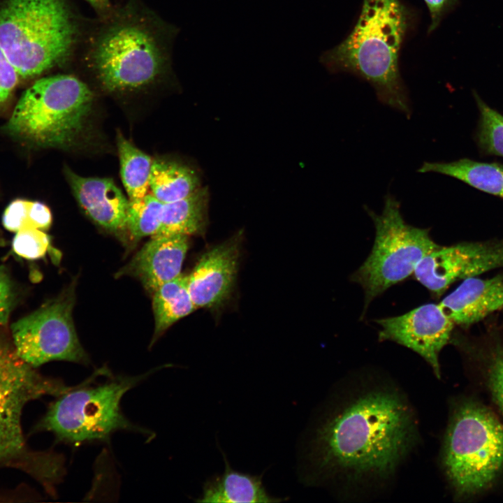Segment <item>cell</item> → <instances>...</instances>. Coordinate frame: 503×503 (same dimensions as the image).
<instances>
[{"label": "cell", "mask_w": 503, "mask_h": 503, "mask_svg": "<svg viewBox=\"0 0 503 503\" xmlns=\"http://www.w3.org/2000/svg\"><path fill=\"white\" fill-rule=\"evenodd\" d=\"M50 243L49 236L43 230L27 228L16 232L12 247L17 256L35 260L45 256Z\"/></svg>", "instance_id": "obj_26"}, {"label": "cell", "mask_w": 503, "mask_h": 503, "mask_svg": "<svg viewBox=\"0 0 503 503\" xmlns=\"http://www.w3.org/2000/svg\"><path fill=\"white\" fill-rule=\"evenodd\" d=\"M430 12L431 24L429 31L435 29L452 0H424Z\"/></svg>", "instance_id": "obj_30"}, {"label": "cell", "mask_w": 503, "mask_h": 503, "mask_svg": "<svg viewBox=\"0 0 503 503\" xmlns=\"http://www.w3.org/2000/svg\"><path fill=\"white\" fill-rule=\"evenodd\" d=\"M503 266V242H461L439 246L414 270L416 281L437 297L454 282Z\"/></svg>", "instance_id": "obj_11"}, {"label": "cell", "mask_w": 503, "mask_h": 503, "mask_svg": "<svg viewBox=\"0 0 503 503\" xmlns=\"http://www.w3.org/2000/svg\"><path fill=\"white\" fill-rule=\"evenodd\" d=\"M207 187H200L190 196L163 204L158 235H190L203 232L207 221Z\"/></svg>", "instance_id": "obj_18"}, {"label": "cell", "mask_w": 503, "mask_h": 503, "mask_svg": "<svg viewBox=\"0 0 503 503\" xmlns=\"http://www.w3.org/2000/svg\"><path fill=\"white\" fill-rule=\"evenodd\" d=\"M162 207L163 203L151 193L129 200L126 226L132 236L138 239L155 235L160 228Z\"/></svg>", "instance_id": "obj_24"}, {"label": "cell", "mask_w": 503, "mask_h": 503, "mask_svg": "<svg viewBox=\"0 0 503 503\" xmlns=\"http://www.w3.org/2000/svg\"><path fill=\"white\" fill-rule=\"evenodd\" d=\"M490 355L486 379L493 399L503 412V347H496Z\"/></svg>", "instance_id": "obj_27"}, {"label": "cell", "mask_w": 503, "mask_h": 503, "mask_svg": "<svg viewBox=\"0 0 503 503\" xmlns=\"http://www.w3.org/2000/svg\"><path fill=\"white\" fill-rule=\"evenodd\" d=\"M439 304L455 325H472L503 308V275L464 279Z\"/></svg>", "instance_id": "obj_16"}, {"label": "cell", "mask_w": 503, "mask_h": 503, "mask_svg": "<svg viewBox=\"0 0 503 503\" xmlns=\"http://www.w3.org/2000/svg\"><path fill=\"white\" fill-rule=\"evenodd\" d=\"M239 236L203 254L187 276V289L196 308L217 307L228 297L237 273Z\"/></svg>", "instance_id": "obj_13"}, {"label": "cell", "mask_w": 503, "mask_h": 503, "mask_svg": "<svg viewBox=\"0 0 503 503\" xmlns=\"http://www.w3.org/2000/svg\"><path fill=\"white\" fill-rule=\"evenodd\" d=\"M19 76L0 48V107L9 99L17 84Z\"/></svg>", "instance_id": "obj_28"}, {"label": "cell", "mask_w": 503, "mask_h": 503, "mask_svg": "<svg viewBox=\"0 0 503 503\" xmlns=\"http://www.w3.org/2000/svg\"><path fill=\"white\" fill-rule=\"evenodd\" d=\"M152 293L155 321L154 342L167 328L196 307L187 289V276L182 275L165 282Z\"/></svg>", "instance_id": "obj_21"}, {"label": "cell", "mask_w": 503, "mask_h": 503, "mask_svg": "<svg viewBox=\"0 0 503 503\" xmlns=\"http://www.w3.org/2000/svg\"><path fill=\"white\" fill-rule=\"evenodd\" d=\"M73 286L11 326V342L17 356L38 368L53 360L86 364L88 356L78 337L72 312Z\"/></svg>", "instance_id": "obj_10"}, {"label": "cell", "mask_w": 503, "mask_h": 503, "mask_svg": "<svg viewBox=\"0 0 503 503\" xmlns=\"http://www.w3.org/2000/svg\"><path fill=\"white\" fill-rule=\"evenodd\" d=\"M367 211L375 228L374 244L367 258L351 276L364 291L362 316L375 298L413 275L423 257L440 246L432 239L428 228L404 221L399 202L391 195L386 196L381 214Z\"/></svg>", "instance_id": "obj_9"}, {"label": "cell", "mask_w": 503, "mask_h": 503, "mask_svg": "<svg viewBox=\"0 0 503 503\" xmlns=\"http://www.w3.org/2000/svg\"><path fill=\"white\" fill-rule=\"evenodd\" d=\"M189 247L188 236L158 235L152 236L117 275H130L140 281L153 293L166 282L181 275Z\"/></svg>", "instance_id": "obj_14"}, {"label": "cell", "mask_w": 503, "mask_h": 503, "mask_svg": "<svg viewBox=\"0 0 503 503\" xmlns=\"http://www.w3.org/2000/svg\"><path fill=\"white\" fill-rule=\"evenodd\" d=\"M78 38L65 0H7L0 7V48L20 77L62 64Z\"/></svg>", "instance_id": "obj_4"}, {"label": "cell", "mask_w": 503, "mask_h": 503, "mask_svg": "<svg viewBox=\"0 0 503 503\" xmlns=\"http://www.w3.org/2000/svg\"><path fill=\"white\" fill-rule=\"evenodd\" d=\"M66 175L80 206L94 223L115 233L127 229L129 199L112 180L82 177L68 168Z\"/></svg>", "instance_id": "obj_15"}, {"label": "cell", "mask_w": 503, "mask_h": 503, "mask_svg": "<svg viewBox=\"0 0 503 503\" xmlns=\"http://www.w3.org/2000/svg\"><path fill=\"white\" fill-rule=\"evenodd\" d=\"M409 23V12L400 0H363L351 32L320 61L332 72L351 73L366 80L381 102L409 117L399 54Z\"/></svg>", "instance_id": "obj_2"}, {"label": "cell", "mask_w": 503, "mask_h": 503, "mask_svg": "<svg viewBox=\"0 0 503 503\" xmlns=\"http://www.w3.org/2000/svg\"><path fill=\"white\" fill-rule=\"evenodd\" d=\"M97 11H106L110 6L109 0H86Z\"/></svg>", "instance_id": "obj_31"}, {"label": "cell", "mask_w": 503, "mask_h": 503, "mask_svg": "<svg viewBox=\"0 0 503 503\" xmlns=\"http://www.w3.org/2000/svg\"><path fill=\"white\" fill-rule=\"evenodd\" d=\"M437 173L458 179L482 191L503 198V167L468 159L451 162H424L418 170Z\"/></svg>", "instance_id": "obj_19"}, {"label": "cell", "mask_w": 503, "mask_h": 503, "mask_svg": "<svg viewBox=\"0 0 503 503\" xmlns=\"http://www.w3.org/2000/svg\"><path fill=\"white\" fill-rule=\"evenodd\" d=\"M480 110L479 141L488 152L503 156V115L479 101Z\"/></svg>", "instance_id": "obj_25"}, {"label": "cell", "mask_w": 503, "mask_h": 503, "mask_svg": "<svg viewBox=\"0 0 503 503\" xmlns=\"http://www.w3.org/2000/svg\"><path fill=\"white\" fill-rule=\"evenodd\" d=\"M120 173L129 200L143 198L150 189L153 160L121 133L117 138Z\"/></svg>", "instance_id": "obj_22"}, {"label": "cell", "mask_w": 503, "mask_h": 503, "mask_svg": "<svg viewBox=\"0 0 503 503\" xmlns=\"http://www.w3.org/2000/svg\"><path fill=\"white\" fill-rule=\"evenodd\" d=\"M442 465L458 495L486 490L503 469V423L479 403L459 404L445 437Z\"/></svg>", "instance_id": "obj_6"}, {"label": "cell", "mask_w": 503, "mask_h": 503, "mask_svg": "<svg viewBox=\"0 0 503 503\" xmlns=\"http://www.w3.org/2000/svg\"><path fill=\"white\" fill-rule=\"evenodd\" d=\"M200 187L199 178L191 168L173 161H153L150 189L163 204L184 198Z\"/></svg>", "instance_id": "obj_20"}, {"label": "cell", "mask_w": 503, "mask_h": 503, "mask_svg": "<svg viewBox=\"0 0 503 503\" xmlns=\"http://www.w3.org/2000/svg\"><path fill=\"white\" fill-rule=\"evenodd\" d=\"M2 223L6 229L15 233L27 228L44 231L51 225L52 214L41 202L17 199L6 208Z\"/></svg>", "instance_id": "obj_23"}, {"label": "cell", "mask_w": 503, "mask_h": 503, "mask_svg": "<svg viewBox=\"0 0 503 503\" xmlns=\"http://www.w3.org/2000/svg\"><path fill=\"white\" fill-rule=\"evenodd\" d=\"M225 470L220 476L208 479L203 485L198 502L271 503L284 501L268 494L262 476L233 470L224 456Z\"/></svg>", "instance_id": "obj_17"}, {"label": "cell", "mask_w": 503, "mask_h": 503, "mask_svg": "<svg viewBox=\"0 0 503 503\" xmlns=\"http://www.w3.org/2000/svg\"><path fill=\"white\" fill-rule=\"evenodd\" d=\"M73 386L41 374L16 353L11 340L0 335V469H13L30 476L50 495L66 474L63 455L31 447L22 428V415L31 402L58 397Z\"/></svg>", "instance_id": "obj_3"}, {"label": "cell", "mask_w": 503, "mask_h": 503, "mask_svg": "<svg viewBox=\"0 0 503 503\" xmlns=\"http://www.w3.org/2000/svg\"><path fill=\"white\" fill-rule=\"evenodd\" d=\"M89 57L102 87L115 93L149 86L164 72L168 61L156 31L147 22L131 16L105 27L92 45Z\"/></svg>", "instance_id": "obj_7"}, {"label": "cell", "mask_w": 503, "mask_h": 503, "mask_svg": "<svg viewBox=\"0 0 503 503\" xmlns=\"http://www.w3.org/2000/svg\"><path fill=\"white\" fill-rule=\"evenodd\" d=\"M415 439L414 416L402 397L391 388L372 387L355 393L325 418L313 439L312 459L326 475L386 478Z\"/></svg>", "instance_id": "obj_1"}, {"label": "cell", "mask_w": 503, "mask_h": 503, "mask_svg": "<svg viewBox=\"0 0 503 503\" xmlns=\"http://www.w3.org/2000/svg\"><path fill=\"white\" fill-rule=\"evenodd\" d=\"M379 339L407 347L423 358L440 377L439 355L451 337L455 324L439 304L426 303L403 314L375 320Z\"/></svg>", "instance_id": "obj_12"}, {"label": "cell", "mask_w": 503, "mask_h": 503, "mask_svg": "<svg viewBox=\"0 0 503 503\" xmlns=\"http://www.w3.org/2000/svg\"><path fill=\"white\" fill-rule=\"evenodd\" d=\"M93 103L92 91L79 78H43L22 94L5 129L40 146L68 147L84 132Z\"/></svg>", "instance_id": "obj_5"}, {"label": "cell", "mask_w": 503, "mask_h": 503, "mask_svg": "<svg viewBox=\"0 0 503 503\" xmlns=\"http://www.w3.org/2000/svg\"><path fill=\"white\" fill-rule=\"evenodd\" d=\"M15 300L11 280L4 268L0 266V326L8 320Z\"/></svg>", "instance_id": "obj_29"}, {"label": "cell", "mask_w": 503, "mask_h": 503, "mask_svg": "<svg viewBox=\"0 0 503 503\" xmlns=\"http://www.w3.org/2000/svg\"><path fill=\"white\" fill-rule=\"evenodd\" d=\"M147 376L119 377L95 387H74L49 404L29 435L49 432L57 442L72 444L105 439L122 430L150 435L131 423L120 408L124 395Z\"/></svg>", "instance_id": "obj_8"}]
</instances>
